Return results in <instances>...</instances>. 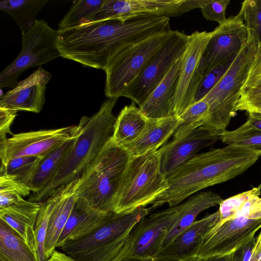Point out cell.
I'll return each mask as SVG.
<instances>
[{"label": "cell", "mask_w": 261, "mask_h": 261, "mask_svg": "<svg viewBox=\"0 0 261 261\" xmlns=\"http://www.w3.org/2000/svg\"><path fill=\"white\" fill-rule=\"evenodd\" d=\"M78 181L79 179L71 181L54 192L56 199L49 218L44 246L46 260L56 250L58 241L76 201Z\"/></svg>", "instance_id": "44dd1931"}, {"label": "cell", "mask_w": 261, "mask_h": 261, "mask_svg": "<svg viewBox=\"0 0 261 261\" xmlns=\"http://www.w3.org/2000/svg\"><path fill=\"white\" fill-rule=\"evenodd\" d=\"M218 211L196 220L164 246L156 257L192 261L195 257L203 236L218 222Z\"/></svg>", "instance_id": "d6986e66"}, {"label": "cell", "mask_w": 261, "mask_h": 261, "mask_svg": "<svg viewBox=\"0 0 261 261\" xmlns=\"http://www.w3.org/2000/svg\"><path fill=\"white\" fill-rule=\"evenodd\" d=\"M118 261H179L176 259L159 257H140L125 256Z\"/></svg>", "instance_id": "f6af8a7d"}, {"label": "cell", "mask_w": 261, "mask_h": 261, "mask_svg": "<svg viewBox=\"0 0 261 261\" xmlns=\"http://www.w3.org/2000/svg\"><path fill=\"white\" fill-rule=\"evenodd\" d=\"M222 200L221 196L216 193L201 192L192 196L185 202L177 204V218L165 233L161 242L160 250L195 221L196 217L202 212L219 205Z\"/></svg>", "instance_id": "cb8c5ba5"}, {"label": "cell", "mask_w": 261, "mask_h": 261, "mask_svg": "<svg viewBox=\"0 0 261 261\" xmlns=\"http://www.w3.org/2000/svg\"><path fill=\"white\" fill-rule=\"evenodd\" d=\"M179 122L178 116L147 119L146 126L140 136L125 147L132 156L156 151L165 144L173 135Z\"/></svg>", "instance_id": "d4e9b609"}, {"label": "cell", "mask_w": 261, "mask_h": 261, "mask_svg": "<svg viewBox=\"0 0 261 261\" xmlns=\"http://www.w3.org/2000/svg\"><path fill=\"white\" fill-rule=\"evenodd\" d=\"M58 35V30L50 27L46 21L36 19L31 29L22 35L19 54L1 72V88L13 89L23 72L61 57L56 45Z\"/></svg>", "instance_id": "9c48e42d"}, {"label": "cell", "mask_w": 261, "mask_h": 261, "mask_svg": "<svg viewBox=\"0 0 261 261\" xmlns=\"http://www.w3.org/2000/svg\"><path fill=\"white\" fill-rule=\"evenodd\" d=\"M239 12L246 27L247 39L257 47H261V0L243 1Z\"/></svg>", "instance_id": "1f68e13d"}, {"label": "cell", "mask_w": 261, "mask_h": 261, "mask_svg": "<svg viewBox=\"0 0 261 261\" xmlns=\"http://www.w3.org/2000/svg\"><path fill=\"white\" fill-rule=\"evenodd\" d=\"M229 3V0H205L200 9L206 20L221 24L227 19L226 10Z\"/></svg>", "instance_id": "ab89813d"}, {"label": "cell", "mask_w": 261, "mask_h": 261, "mask_svg": "<svg viewBox=\"0 0 261 261\" xmlns=\"http://www.w3.org/2000/svg\"><path fill=\"white\" fill-rule=\"evenodd\" d=\"M167 188L158 150L132 156L116 197L114 212L127 213L146 207Z\"/></svg>", "instance_id": "8992f818"}, {"label": "cell", "mask_w": 261, "mask_h": 261, "mask_svg": "<svg viewBox=\"0 0 261 261\" xmlns=\"http://www.w3.org/2000/svg\"><path fill=\"white\" fill-rule=\"evenodd\" d=\"M105 0H77L73 2L70 9L58 24V30L75 27L92 21Z\"/></svg>", "instance_id": "4dcf8cb0"}, {"label": "cell", "mask_w": 261, "mask_h": 261, "mask_svg": "<svg viewBox=\"0 0 261 261\" xmlns=\"http://www.w3.org/2000/svg\"><path fill=\"white\" fill-rule=\"evenodd\" d=\"M177 217L176 205L143 218L130 232L125 256L156 257L165 233Z\"/></svg>", "instance_id": "9a60e30c"}, {"label": "cell", "mask_w": 261, "mask_h": 261, "mask_svg": "<svg viewBox=\"0 0 261 261\" xmlns=\"http://www.w3.org/2000/svg\"><path fill=\"white\" fill-rule=\"evenodd\" d=\"M205 0H105L92 21L117 19L124 21L139 16H179L200 8Z\"/></svg>", "instance_id": "7c38bea8"}, {"label": "cell", "mask_w": 261, "mask_h": 261, "mask_svg": "<svg viewBox=\"0 0 261 261\" xmlns=\"http://www.w3.org/2000/svg\"><path fill=\"white\" fill-rule=\"evenodd\" d=\"M171 31L152 35L128 46L112 59L104 70L105 94L108 98L121 96L153 58Z\"/></svg>", "instance_id": "ba28073f"}, {"label": "cell", "mask_w": 261, "mask_h": 261, "mask_svg": "<svg viewBox=\"0 0 261 261\" xmlns=\"http://www.w3.org/2000/svg\"><path fill=\"white\" fill-rule=\"evenodd\" d=\"M227 145H236L255 151L261 156V131L239 127L220 133V140Z\"/></svg>", "instance_id": "e575fe53"}, {"label": "cell", "mask_w": 261, "mask_h": 261, "mask_svg": "<svg viewBox=\"0 0 261 261\" xmlns=\"http://www.w3.org/2000/svg\"><path fill=\"white\" fill-rule=\"evenodd\" d=\"M56 199V194L53 192L45 201L40 203L35 226L37 251L39 261H46L44 246L48 224Z\"/></svg>", "instance_id": "d590c367"}, {"label": "cell", "mask_w": 261, "mask_h": 261, "mask_svg": "<svg viewBox=\"0 0 261 261\" xmlns=\"http://www.w3.org/2000/svg\"><path fill=\"white\" fill-rule=\"evenodd\" d=\"M261 194V184L257 187L223 200L219 204L218 222H223L234 218L240 206L251 196Z\"/></svg>", "instance_id": "74e56055"}, {"label": "cell", "mask_w": 261, "mask_h": 261, "mask_svg": "<svg viewBox=\"0 0 261 261\" xmlns=\"http://www.w3.org/2000/svg\"><path fill=\"white\" fill-rule=\"evenodd\" d=\"M58 33L56 45L61 57L103 70L134 38L130 24L117 19L85 22Z\"/></svg>", "instance_id": "7a4b0ae2"}, {"label": "cell", "mask_w": 261, "mask_h": 261, "mask_svg": "<svg viewBox=\"0 0 261 261\" xmlns=\"http://www.w3.org/2000/svg\"><path fill=\"white\" fill-rule=\"evenodd\" d=\"M260 230L261 218L240 216L217 222L203 236L195 258L231 254L250 242Z\"/></svg>", "instance_id": "8fae6325"}, {"label": "cell", "mask_w": 261, "mask_h": 261, "mask_svg": "<svg viewBox=\"0 0 261 261\" xmlns=\"http://www.w3.org/2000/svg\"><path fill=\"white\" fill-rule=\"evenodd\" d=\"M17 111L0 106V140L11 134L10 126L17 116Z\"/></svg>", "instance_id": "7bdbcfd3"}, {"label": "cell", "mask_w": 261, "mask_h": 261, "mask_svg": "<svg viewBox=\"0 0 261 261\" xmlns=\"http://www.w3.org/2000/svg\"><path fill=\"white\" fill-rule=\"evenodd\" d=\"M246 121L239 127L243 129H252L261 131V112L247 113Z\"/></svg>", "instance_id": "ee69618b"}, {"label": "cell", "mask_w": 261, "mask_h": 261, "mask_svg": "<svg viewBox=\"0 0 261 261\" xmlns=\"http://www.w3.org/2000/svg\"><path fill=\"white\" fill-rule=\"evenodd\" d=\"M257 258L258 261H261V249L258 253Z\"/></svg>", "instance_id": "c3c4849f"}, {"label": "cell", "mask_w": 261, "mask_h": 261, "mask_svg": "<svg viewBox=\"0 0 261 261\" xmlns=\"http://www.w3.org/2000/svg\"><path fill=\"white\" fill-rule=\"evenodd\" d=\"M40 208V203L21 198L13 205L0 209V218L23 240L39 260L36 248L35 226Z\"/></svg>", "instance_id": "603a6c76"}, {"label": "cell", "mask_w": 261, "mask_h": 261, "mask_svg": "<svg viewBox=\"0 0 261 261\" xmlns=\"http://www.w3.org/2000/svg\"><path fill=\"white\" fill-rule=\"evenodd\" d=\"M260 156L255 151L236 145L197 154L167 178V189L150 207L153 211L164 204L176 205L200 190L242 174Z\"/></svg>", "instance_id": "6da1fadb"}, {"label": "cell", "mask_w": 261, "mask_h": 261, "mask_svg": "<svg viewBox=\"0 0 261 261\" xmlns=\"http://www.w3.org/2000/svg\"><path fill=\"white\" fill-rule=\"evenodd\" d=\"M192 261H230L229 255L221 257H212L208 258H196Z\"/></svg>", "instance_id": "7dc6e473"}, {"label": "cell", "mask_w": 261, "mask_h": 261, "mask_svg": "<svg viewBox=\"0 0 261 261\" xmlns=\"http://www.w3.org/2000/svg\"><path fill=\"white\" fill-rule=\"evenodd\" d=\"M261 249V230L250 242L229 254L230 261H251Z\"/></svg>", "instance_id": "60d3db41"}, {"label": "cell", "mask_w": 261, "mask_h": 261, "mask_svg": "<svg viewBox=\"0 0 261 261\" xmlns=\"http://www.w3.org/2000/svg\"><path fill=\"white\" fill-rule=\"evenodd\" d=\"M44 156H22L1 164L0 174L12 176L26 185Z\"/></svg>", "instance_id": "d6a6232c"}, {"label": "cell", "mask_w": 261, "mask_h": 261, "mask_svg": "<svg viewBox=\"0 0 261 261\" xmlns=\"http://www.w3.org/2000/svg\"><path fill=\"white\" fill-rule=\"evenodd\" d=\"M257 257V255L256 256H255L251 261H258Z\"/></svg>", "instance_id": "681fc988"}, {"label": "cell", "mask_w": 261, "mask_h": 261, "mask_svg": "<svg viewBox=\"0 0 261 261\" xmlns=\"http://www.w3.org/2000/svg\"><path fill=\"white\" fill-rule=\"evenodd\" d=\"M0 261H39L21 237L1 219Z\"/></svg>", "instance_id": "f1b7e54d"}, {"label": "cell", "mask_w": 261, "mask_h": 261, "mask_svg": "<svg viewBox=\"0 0 261 261\" xmlns=\"http://www.w3.org/2000/svg\"><path fill=\"white\" fill-rule=\"evenodd\" d=\"M256 46L247 39L231 65L203 99L209 106V117L203 126L207 130L221 133L226 130L236 115V107L242 88L253 60Z\"/></svg>", "instance_id": "52a82bcc"}, {"label": "cell", "mask_w": 261, "mask_h": 261, "mask_svg": "<svg viewBox=\"0 0 261 261\" xmlns=\"http://www.w3.org/2000/svg\"><path fill=\"white\" fill-rule=\"evenodd\" d=\"M118 98L109 97L91 117L83 116L74 143L51 181L28 200L41 203L57 189L79 179L112 138L116 117L113 109Z\"/></svg>", "instance_id": "3957f363"}, {"label": "cell", "mask_w": 261, "mask_h": 261, "mask_svg": "<svg viewBox=\"0 0 261 261\" xmlns=\"http://www.w3.org/2000/svg\"><path fill=\"white\" fill-rule=\"evenodd\" d=\"M204 53L201 65L202 76L228 58L235 56L247 40V31L241 14L227 18L219 24Z\"/></svg>", "instance_id": "2e32d148"}, {"label": "cell", "mask_w": 261, "mask_h": 261, "mask_svg": "<svg viewBox=\"0 0 261 261\" xmlns=\"http://www.w3.org/2000/svg\"><path fill=\"white\" fill-rule=\"evenodd\" d=\"M46 261H76L64 252L55 250Z\"/></svg>", "instance_id": "bcb514c9"}, {"label": "cell", "mask_w": 261, "mask_h": 261, "mask_svg": "<svg viewBox=\"0 0 261 261\" xmlns=\"http://www.w3.org/2000/svg\"><path fill=\"white\" fill-rule=\"evenodd\" d=\"M147 118L141 112L139 107L133 101L125 106L116 117L113 134V141L124 147L136 140L143 131Z\"/></svg>", "instance_id": "484cf974"}, {"label": "cell", "mask_w": 261, "mask_h": 261, "mask_svg": "<svg viewBox=\"0 0 261 261\" xmlns=\"http://www.w3.org/2000/svg\"><path fill=\"white\" fill-rule=\"evenodd\" d=\"M209 115V106L204 100L193 103L178 116L179 122L173 139L181 138L203 126Z\"/></svg>", "instance_id": "f546056e"}, {"label": "cell", "mask_w": 261, "mask_h": 261, "mask_svg": "<svg viewBox=\"0 0 261 261\" xmlns=\"http://www.w3.org/2000/svg\"><path fill=\"white\" fill-rule=\"evenodd\" d=\"M111 213H101L83 198L77 197L56 248H61L67 242L81 239L92 232L107 221Z\"/></svg>", "instance_id": "ffe728a7"}, {"label": "cell", "mask_w": 261, "mask_h": 261, "mask_svg": "<svg viewBox=\"0 0 261 261\" xmlns=\"http://www.w3.org/2000/svg\"><path fill=\"white\" fill-rule=\"evenodd\" d=\"M152 211L150 206L127 213L113 212L101 226L60 248L76 261H118L126 255L133 228Z\"/></svg>", "instance_id": "5b68a950"}, {"label": "cell", "mask_w": 261, "mask_h": 261, "mask_svg": "<svg viewBox=\"0 0 261 261\" xmlns=\"http://www.w3.org/2000/svg\"><path fill=\"white\" fill-rule=\"evenodd\" d=\"M189 35L177 30L170 34L153 58L121 96L142 105L163 80L172 66L184 55Z\"/></svg>", "instance_id": "30bf717a"}, {"label": "cell", "mask_w": 261, "mask_h": 261, "mask_svg": "<svg viewBox=\"0 0 261 261\" xmlns=\"http://www.w3.org/2000/svg\"><path fill=\"white\" fill-rule=\"evenodd\" d=\"M48 2V0H3L0 2V10L13 18L23 35L33 27L36 16Z\"/></svg>", "instance_id": "83f0119b"}, {"label": "cell", "mask_w": 261, "mask_h": 261, "mask_svg": "<svg viewBox=\"0 0 261 261\" xmlns=\"http://www.w3.org/2000/svg\"><path fill=\"white\" fill-rule=\"evenodd\" d=\"M236 56L227 58L203 75L196 92L194 103L203 99L215 87L227 71Z\"/></svg>", "instance_id": "8d00e7d4"}, {"label": "cell", "mask_w": 261, "mask_h": 261, "mask_svg": "<svg viewBox=\"0 0 261 261\" xmlns=\"http://www.w3.org/2000/svg\"><path fill=\"white\" fill-rule=\"evenodd\" d=\"M31 192L27 185L12 176L0 174V209L13 205Z\"/></svg>", "instance_id": "836d02e7"}, {"label": "cell", "mask_w": 261, "mask_h": 261, "mask_svg": "<svg viewBox=\"0 0 261 261\" xmlns=\"http://www.w3.org/2000/svg\"><path fill=\"white\" fill-rule=\"evenodd\" d=\"M182 57L175 63L163 80L139 107L146 117L159 119L175 116L174 100Z\"/></svg>", "instance_id": "7402d4cb"}, {"label": "cell", "mask_w": 261, "mask_h": 261, "mask_svg": "<svg viewBox=\"0 0 261 261\" xmlns=\"http://www.w3.org/2000/svg\"><path fill=\"white\" fill-rule=\"evenodd\" d=\"M220 140V133L211 132L203 126L181 138L173 139L158 150L162 172L167 178L201 149Z\"/></svg>", "instance_id": "e0dca14e"}, {"label": "cell", "mask_w": 261, "mask_h": 261, "mask_svg": "<svg viewBox=\"0 0 261 261\" xmlns=\"http://www.w3.org/2000/svg\"><path fill=\"white\" fill-rule=\"evenodd\" d=\"M51 77L49 71L39 66L14 88L1 95L0 106L17 112L39 113L45 102L46 85Z\"/></svg>", "instance_id": "ac0fdd59"}, {"label": "cell", "mask_w": 261, "mask_h": 261, "mask_svg": "<svg viewBox=\"0 0 261 261\" xmlns=\"http://www.w3.org/2000/svg\"><path fill=\"white\" fill-rule=\"evenodd\" d=\"M259 86H261V47H256L253 60L241 90Z\"/></svg>", "instance_id": "b9f144b4"}, {"label": "cell", "mask_w": 261, "mask_h": 261, "mask_svg": "<svg viewBox=\"0 0 261 261\" xmlns=\"http://www.w3.org/2000/svg\"><path fill=\"white\" fill-rule=\"evenodd\" d=\"M132 155L111 138L79 179L78 197L103 213L114 212L117 195Z\"/></svg>", "instance_id": "277c9868"}, {"label": "cell", "mask_w": 261, "mask_h": 261, "mask_svg": "<svg viewBox=\"0 0 261 261\" xmlns=\"http://www.w3.org/2000/svg\"><path fill=\"white\" fill-rule=\"evenodd\" d=\"M261 112V86L241 90L236 111Z\"/></svg>", "instance_id": "f35d334b"}, {"label": "cell", "mask_w": 261, "mask_h": 261, "mask_svg": "<svg viewBox=\"0 0 261 261\" xmlns=\"http://www.w3.org/2000/svg\"><path fill=\"white\" fill-rule=\"evenodd\" d=\"M215 32V30L211 32L195 31L189 35L174 96V111L176 116L194 103L196 92L202 78V59Z\"/></svg>", "instance_id": "4fadbf2b"}, {"label": "cell", "mask_w": 261, "mask_h": 261, "mask_svg": "<svg viewBox=\"0 0 261 261\" xmlns=\"http://www.w3.org/2000/svg\"><path fill=\"white\" fill-rule=\"evenodd\" d=\"M77 125L31 131L13 135L0 140L1 164L22 156H43L76 137Z\"/></svg>", "instance_id": "5bb4252c"}, {"label": "cell", "mask_w": 261, "mask_h": 261, "mask_svg": "<svg viewBox=\"0 0 261 261\" xmlns=\"http://www.w3.org/2000/svg\"><path fill=\"white\" fill-rule=\"evenodd\" d=\"M76 137L56 147L42 158L27 184L33 193L41 192L51 181L73 145Z\"/></svg>", "instance_id": "4316f807"}]
</instances>
